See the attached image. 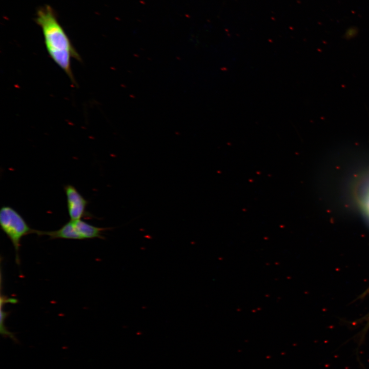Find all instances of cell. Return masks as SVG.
<instances>
[{
  "label": "cell",
  "instance_id": "obj_1",
  "mask_svg": "<svg viewBox=\"0 0 369 369\" xmlns=\"http://www.w3.org/2000/svg\"><path fill=\"white\" fill-rule=\"evenodd\" d=\"M36 23L42 30L46 50L50 57L76 84L71 69V59L81 58L68 36L57 20L53 9L46 5L38 9Z\"/></svg>",
  "mask_w": 369,
  "mask_h": 369
},
{
  "label": "cell",
  "instance_id": "obj_2",
  "mask_svg": "<svg viewBox=\"0 0 369 369\" xmlns=\"http://www.w3.org/2000/svg\"><path fill=\"white\" fill-rule=\"evenodd\" d=\"M0 225L2 230L10 239L15 251L16 263L20 264L18 252L22 238L29 234H35L22 215L9 206H3L0 210Z\"/></svg>",
  "mask_w": 369,
  "mask_h": 369
},
{
  "label": "cell",
  "instance_id": "obj_3",
  "mask_svg": "<svg viewBox=\"0 0 369 369\" xmlns=\"http://www.w3.org/2000/svg\"><path fill=\"white\" fill-rule=\"evenodd\" d=\"M64 190L67 197L68 214L71 220L81 219L86 215L88 200L71 184L65 185Z\"/></svg>",
  "mask_w": 369,
  "mask_h": 369
},
{
  "label": "cell",
  "instance_id": "obj_4",
  "mask_svg": "<svg viewBox=\"0 0 369 369\" xmlns=\"http://www.w3.org/2000/svg\"><path fill=\"white\" fill-rule=\"evenodd\" d=\"M35 234L39 236L46 235L51 239H83L82 237L78 232L73 220H70L60 229L55 231H43L35 230Z\"/></svg>",
  "mask_w": 369,
  "mask_h": 369
},
{
  "label": "cell",
  "instance_id": "obj_5",
  "mask_svg": "<svg viewBox=\"0 0 369 369\" xmlns=\"http://www.w3.org/2000/svg\"><path fill=\"white\" fill-rule=\"evenodd\" d=\"M73 221L83 239L95 238L104 239L102 232L108 229H110V228L97 227L81 219L74 220Z\"/></svg>",
  "mask_w": 369,
  "mask_h": 369
},
{
  "label": "cell",
  "instance_id": "obj_6",
  "mask_svg": "<svg viewBox=\"0 0 369 369\" xmlns=\"http://www.w3.org/2000/svg\"><path fill=\"white\" fill-rule=\"evenodd\" d=\"M8 315V313L3 311L1 308V334L4 337H8L12 339L14 341H16V338L13 333L9 332L7 327L5 326L4 321L6 317Z\"/></svg>",
  "mask_w": 369,
  "mask_h": 369
},
{
  "label": "cell",
  "instance_id": "obj_7",
  "mask_svg": "<svg viewBox=\"0 0 369 369\" xmlns=\"http://www.w3.org/2000/svg\"><path fill=\"white\" fill-rule=\"evenodd\" d=\"M362 204L365 213L369 217V189L366 191L363 197Z\"/></svg>",
  "mask_w": 369,
  "mask_h": 369
},
{
  "label": "cell",
  "instance_id": "obj_8",
  "mask_svg": "<svg viewBox=\"0 0 369 369\" xmlns=\"http://www.w3.org/2000/svg\"><path fill=\"white\" fill-rule=\"evenodd\" d=\"M365 320L367 321L365 329L369 327V314L365 317Z\"/></svg>",
  "mask_w": 369,
  "mask_h": 369
}]
</instances>
